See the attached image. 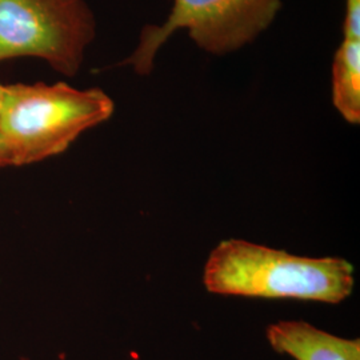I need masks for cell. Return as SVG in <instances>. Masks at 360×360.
Returning a JSON list of instances; mask_svg holds the SVG:
<instances>
[{
	"instance_id": "obj_6",
	"label": "cell",
	"mask_w": 360,
	"mask_h": 360,
	"mask_svg": "<svg viewBox=\"0 0 360 360\" xmlns=\"http://www.w3.org/2000/svg\"><path fill=\"white\" fill-rule=\"evenodd\" d=\"M333 103L349 124H359L360 28L343 27L333 62Z\"/></svg>"
},
{
	"instance_id": "obj_4",
	"label": "cell",
	"mask_w": 360,
	"mask_h": 360,
	"mask_svg": "<svg viewBox=\"0 0 360 360\" xmlns=\"http://www.w3.org/2000/svg\"><path fill=\"white\" fill-rule=\"evenodd\" d=\"M95 34L84 0H0V62L34 56L77 77Z\"/></svg>"
},
{
	"instance_id": "obj_5",
	"label": "cell",
	"mask_w": 360,
	"mask_h": 360,
	"mask_svg": "<svg viewBox=\"0 0 360 360\" xmlns=\"http://www.w3.org/2000/svg\"><path fill=\"white\" fill-rule=\"evenodd\" d=\"M266 335L274 351L295 360H360L359 339H345L303 321L274 323Z\"/></svg>"
},
{
	"instance_id": "obj_2",
	"label": "cell",
	"mask_w": 360,
	"mask_h": 360,
	"mask_svg": "<svg viewBox=\"0 0 360 360\" xmlns=\"http://www.w3.org/2000/svg\"><path fill=\"white\" fill-rule=\"evenodd\" d=\"M114 111V101L101 89L77 90L65 82L16 83L4 90L0 139L11 166H26L65 153Z\"/></svg>"
},
{
	"instance_id": "obj_3",
	"label": "cell",
	"mask_w": 360,
	"mask_h": 360,
	"mask_svg": "<svg viewBox=\"0 0 360 360\" xmlns=\"http://www.w3.org/2000/svg\"><path fill=\"white\" fill-rule=\"evenodd\" d=\"M282 6V0H174L166 22L144 27L136 49L119 65L150 75L158 51L180 30H187L193 43L208 53L238 51L272 25Z\"/></svg>"
},
{
	"instance_id": "obj_7",
	"label": "cell",
	"mask_w": 360,
	"mask_h": 360,
	"mask_svg": "<svg viewBox=\"0 0 360 360\" xmlns=\"http://www.w3.org/2000/svg\"><path fill=\"white\" fill-rule=\"evenodd\" d=\"M11 166V160H10V156L7 154V150L4 147V144L0 139V168L8 167Z\"/></svg>"
},
{
	"instance_id": "obj_1",
	"label": "cell",
	"mask_w": 360,
	"mask_h": 360,
	"mask_svg": "<svg viewBox=\"0 0 360 360\" xmlns=\"http://www.w3.org/2000/svg\"><path fill=\"white\" fill-rule=\"evenodd\" d=\"M203 283L217 295L296 299L338 304L352 294L354 266L342 257H307L242 239L220 242Z\"/></svg>"
},
{
	"instance_id": "obj_8",
	"label": "cell",
	"mask_w": 360,
	"mask_h": 360,
	"mask_svg": "<svg viewBox=\"0 0 360 360\" xmlns=\"http://www.w3.org/2000/svg\"><path fill=\"white\" fill-rule=\"evenodd\" d=\"M4 90H6V86L0 84V105H1V102H3V96H4Z\"/></svg>"
}]
</instances>
